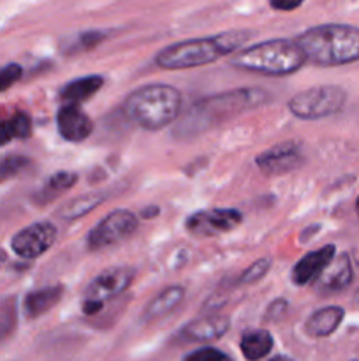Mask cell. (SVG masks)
<instances>
[{
    "label": "cell",
    "instance_id": "1",
    "mask_svg": "<svg viewBox=\"0 0 359 361\" xmlns=\"http://www.w3.org/2000/svg\"><path fill=\"white\" fill-rule=\"evenodd\" d=\"M306 62L322 67L345 66L359 60V28L327 23L308 28L296 37Z\"/></svg>",
    "mask_w": 359,
    "mask_h": 361
},
{
    "label": "cell",
    "instance_id": "2",
    "mask_svg": "<svg viewBox=\"0 0 359 361\" xmlns=\"http://www.w3.org/2000/svg\"><path fill=\"white\" fill-rule=\"evenodd\" d=\"M252 32L232 30L224 34L211 35V37L189 39V41L176 42L160 49L155 56V63L160 69L180 71L192 69V67L208 66L217 62L225 55L236 53L250 39Z\"/></svg>",
    "mask_w": 359,
    "mask_h": 361
},
{
    "label": "cell",
    "instance_id": "3",
    "mask_svg": "<svg viewBox=\"0 0 359 361\" xmlns=\"http://www.w3.org/2000/svg\"><path fill=\"white\" fill-rule=\"evenodd\" d=\"M266 99L267 94L260 88H239V90L204 97L190 108L182 126L178 123L176 133L183 134V136L203 133L211 126H217L218 122H225L241 111L263 104Z\"/></svg>",
    "mask_w": 359,
    "mask_h": 361
},
{
    "label": "cell",
    "instance_id": "4",
    "mask_svg": "<svg viewBox=\"0 0 359 361\" xmlns=\"http://www.w3.org/2000/svg\"><path fill=\"white\" fill-rule=\"evenodd\" d=\"M306 63L296 39H270L234 53L231 66L263 76H289Z\"/></svg>",
    "mask_w": 359,
    "mask_h": 361
},
{
    "label": "cell",
    "instance_id": "5",
    "mask_svg": "<svg viewBox=\"0 0 359 361\" xmlns=\"http://www.w3.org/2000/svg\"><path fill=\"white\" fill-rule=\"evenodd\" d=\"M127 118L146 130H160L171 126L182 111V94L165 83L144 85L123 102Z\"/></svg>",
    "mask_w": 359,
    "mask_h": 361
},
{
    "label": "cell",
    "instance_id": "6",
    "mask_svg": "<svg viewBox=\"0 0 359 361\" xmlns=\"http://www.w3.org/2000/svg\"><path fill=\"white\" fill-rule=\"evenodd\" d=\"M347 92L336 85H319L298 92L289 101V111L299 120H320L341 111Z\"/></svg>",
    "mask_w": 359,
    "mask_h": 361
},
{
    "label": "cell",
    "instance_id": "7",
    "mask_svg": "<svg viewBox=\"0 0 359 361\" xmlns=\"http://www.w3.org/2000/svg\"><path fill=\"white\" fill-rule=\"evenodd\" d=\"M137 215L129 210H115L106 215L90 233L87 245L90 250H102L129 238L137 229Z\"/></svg>",
    "mask_w": 359,
    "mask_h": 361
},
{
    "label": "cell",
    "instance_id": "8",
    "mask_svg": "<svg viewBox=\"0 0 359 361\" xmlns=\"http://www.w3.org/2000/svg\"><path fill=\"white\" fill-rule=\"evenodd\" d=\"M241 224V214L234 208H213L201 210L187 219V231L199 238H213L232 231Z\"/></svg>",
    "mask_w": 359,
    "mask_h": 361
},
{
    "label": "cell",
    "instance_id": "9",
    "mask_svg": "<svg viewBox=\"0 0 359 361\" xmlns=\"http://www.w3.org/2000/svg\"><path fill=\"white\" fill-rule=\"evenodd\" d=\"M55 240L56 226L53 222L41 221L18 231L11 242V247L23 259H35L48 252Z\"/></svg>",
    "mask_w": 359,
    "mask_h": 361
},
{
    "label": "cell",
    "instance_id": "10",
    "mask_svg": "<svg viewBox=\"0 0 359 361\" xmlns=\"http://www.w3.org/2000/svg\"><path fill=\"white\" fill-rule=\"evenodd\" d=\"M134 277H136V270L130 267H115L104 270L97 277L92 279L87 291H84L83 300L106 303L108 300L116 298L123 291H127L134 282Z\"/></svg>",
    "mask_w": 359,
    "mask_h": 361
},
{
    "label": "cell",
    "instance_id": "11",
    "mask_svg": "<svg viewBox=\"0 0 359 361\" xmlns=\"http://www.w3.org/2000/svg\"><path fill=\"white\" fill-rule=\"evenodd\" d=\"M301 162V147L294 141H284L280 145H275L256 157V164L266 175H285V173L299 168Z\"/></svg>",
    "mask_w": 359,
    "mask_h": 361
},
{
    "label": "cell",
    "instance_id": "12",
    "mask_svg": "<svg viewBox=\"0 0 359 361\" xmlns=\"http://www.w3.org/2000/svg\"><path fill=\"white\" fill-rule=\"evenodd\" d=\"M56 129L65 141L80 143L90 136L94 130V123L80 106L65 102L56 113Z\"/></svg>",
    "mask_w": 359,
    "mask_h": 361
},
{
    "label": "cell",
    "instance_id": "13",
    "mask_svg": "<svg viewBox=\"0 0 359 361\" xmlns=\"http://www.w3.org/2000/svg\"><path fill=\"white\" fill-rule=\"evenodd\" d=\"M334 254H336V247L326 245L303 256L292 268L291 281L296 286L313 284L320 277V274L329 267L331 261L334 259Z\"/></svg>",
    "mask_w": 359,
    "mask_h": 361
},
{
    "label": "cell",
    "instance_id": "14",
    "mask_svg": "<svg viewBox=\"0 0 359 361\" xmlns=\"http://www.w3.org/2000/svg\"><path fill=\"white\" fill-rule=\"evenodd\" d=\"M229 317L215 314L192 321L182 330V337L190 342H211L224 337L229 330Z\"/></svg>",
    "mask_w": 359,
    "mask_h": 361
},
{
    "label": "cell",
    "instance_id": "15",
    "mask_svg": "<svg viewBox=\"0 0 359 361\" xmlns=\"http://www.w3.org/2000/svg\"><path fill=\"white\" fill-rule=\"evenodd\" d=\"M352 264L348 261L347 256L338 257L336 261H331L329 267L320 274V277L317 279V288L324 295H333V293L344 291L345 288H348V284L352 282Z\"/></svg>",
    "mask_w": 359,
    "mask_h": 361
},
{
    "label": "cell",
    "instance_id": "16",
    "mask_svg": "<svg viewBox=\"0 0 359 361\" xmlns=\"http://www.w3.org/2000/svg\"><path fill=\"white\" fill-rule=\"evenodd\" d=\"M63 288L62 286H49V288L37 289L25 296L23 300V312L28 319L42 316L48 310H51L56 303L62 300Z\"/></svg>",
    "mask_w": 359,
    "mask_h": 361
},
{
    "label": "cell",
    "instance_id": "17",
    "mask_svg": "<svg viewBox=\"0 0 359 361\" xmlns=\"http://www.w3.org/2000/svg\"><path fill=\"white\" fill-rule=\"evenodd\" d=\"M345 312L341 307L331 305V307H324V309L317 310L313 312L312 316L308 317L305 324V330L310 337H327V335L333 334L338 326H340L341 319H344Z\"/></svg>",
    "mask_w": 359,
    "mask_h": 361
},
{
    "label": "cell",
    "instance_id": "18",
    "mask_svg": "<svg viewBox=\"0 0 359 361\" xmlns=\"http://www.w3.org/2000/svg\"><path fill=\"white\" fill-rule=\"evenodd\" d=\"M102 85H104V78L95 76V74L76 78L70 83H67L65 87H62L60 99L65 102H70V104H80V102H84L90 97H94L101 90Z\"/></svg>",
    "mask_w": 359,
    "mask_h": 361
},
{
    "label": "cell",
    "instance_id": "19",
    "mask_svg": "<svg viewBox=\"0 0 359 361\" xmlns=\"http://www.w3.org/2000/svg\"><path fill=\"white\" fill-rule=\"evenodd\" d=\"M183 296H185V289H183L182 286L165 288L164 291L158 293V295L148 303L146 309H144L143 317L146 321H153L158 319V317L168 316L169 312H172V310L183 302Z\"/></svg>",
    "mask_w": 359,
    "mask_h": 361
},
{
    "label": "cell",
    "instance_id": "20",
    "mask_svg": "<svg viewBox=\"0 0 359 361\" xmlns=\"http://www.w3.org/2000/svg\"><path fill=\"white\" fill-rule=\"evenodd\" d=\"M241 348L243 356L248 361H259L264 356L270 355V351L273 349V337H271L270 331L266 330H252L246 331L241 337Z\"/></svg>",
    "mask_w": 359,
    "mask_h": 361
},
{
    "label": "cell",
    "instance_id": "21",
    "mask_svg": "<svg viewBox=\"0 0 359 361\" xmlns=\"http://www.w3.org/2000/svg\"><path fill=\"white\" fill-rule=\"evenodd\" d=\"M106 200V194L102 192H90L83 194L80 197H74V200L67 201L58 212V217L63 221H76V219L84 217L87 214H90L95 207L102 203Z\"/></svg>",
    "mask_w": 359,
    "mask_h": 361
},
{
    "label": "cell",
    "instance_id": "22",
    "mask_svg": "<svg viewBox=\"0 0 359 361\" xmlns=\"http://www.w3.org/2000/svg\"><path fill=\"white\" fill-rule=\"evenodd\" d=\"M77 183V175L70 171H60L55 173L53 176H49V180L46 182V185L42 187L37 192V203H48L53 197L60 196L65 190L73 189Z\"/></svg>",
    "mask_w": 359,
    "mask_h": 361
},
{
    "label": "cell",
    "instance_id": "23",
    "mask_svg": "<svg viewBox=\"0 0 359 361\" xmlns=\"http://www.w3.org/2000/svg\"><path fill=\"white\" fill-rule=\"evenodd\" d=\"M30 166V159L23 157V155H9V157L0 161V182H7V180L14 178L20 173Z\"/></svg>",
    "mask_w": 359,
    "mask_h": 361
},
{
    "label": "cell",
    "instance_id": "24",
    "mask_svg": "<svg viewBox=\"0 0 359 361\" xmlns=\"http://www.w3.org/2000/svg\"><path fill=\"white\" fill-rule=\"evenodd\" d=\"M271 268V259L270 257H263V259H257L256 263L250 264L241 275H239V284L246 286V284H256L259 282L260 279H264V275L270 271Z\"/></svg>",
    "mask_w": 359,
    "mask_h": 361
},
{
    "label": "cell",
    "instance_id": "25",
    "mask_svg": "<svg viewBox=\"0 0 359 361\" xmlns=\"http://www.w3.org/2000/svg\"><path fill=\"white\" fill-rule=\"evenodd\" d=\"M23 76V67L20 63H7L0 67V92H6Z\"/></svg>",
    "mask_w": 359,
    "mask_h": 361
},
{
    "label": "cell",
    "instance_id": "26",
    "mask_svg": "<svg viewBox=\"0 0 359 361\" xmlns=\"http://www.w3.org/2000/svg\"><path fill=\"white\" fill-rule=\"evenodd\" d=\"M185 361H232V360L229 358L225 353L218 351V349L203 348L190 353V355L185 358Z\"/></svg>",
    "mask_w": 359,
    "mask_h": 361
},
{
    "label": "cell",
    "instance_id": "27",
    "mask_svg": "<svg viewBox=\"0 0 359 361\" xmlns=\"http://www.w3.org/2000/svg\"><path fill=\"white\" fill-rule=\"evenodd\" d=\"M14 127H16L18 140H27L32 134V120L27 113H16L13 116Z\"/></svg>",
    "mask_w": 359,
    "mask_h": 361
},
{
    "label": "cell",
    "instance_id": "28",
    "mask_svg": "<svg viewBox=\"0 0 359 361\" xmlns=\"http://www.w3.org/2000/svg\"><path fill=\"white\" fill-rule=\"evenodd\" d=\"M106 34H102V32H84V34H81L80 37H77V48L81 49H90L94 48V46H97L99 42L104 41Z\"/></svg>",
    "mask_w": 359,
    "mask_h": 361
},
{
    "label": "cell",
    "instance_id": "29",
    "mask_svg": "<svg viewBox=\"0 0 359 361\" xmlns=\"http://www.w3.org/2000/svg\"><path fill=\"white\" fill-rule=\"evenodd\" d=\"M16 127H14L13 116L7 120H0V147L16 140Z\"/></svg>",
    "mask_w": 359,
    "mask_h": 361
},
{
    "label": "cell",
    "instance_id": "30",
    "mask_svg": "<svg viewBox=\"0 0 359 361\" xmlns=\"http://www.w3.org/2000/svg\"><path fill=\"white\" fill-rule=\"evenodd\" d=\"M287 307H289V303L285 302V300H275L273 303H271L270 307H267V312H266V317L267 319H273V321H277V319H280L282 316H284L285 312H287Z\"/></svg>",
    "mask_w": 359,
    "mask_h": 361
},
{
    "label": "cell",
    "instance_id": "31",
    "mask_svg": "<svg viewBox=\"0 0 359 361\" xmlns=\"http://www.w3.org/2000/svg\"><path fill=\"white\" fill-rule=\"evenodd\" d=\"M303 4V0H270V6L277 11H294Z\"/></svg>",
    "mask_w": 359,
    "mask_h": 361
},
{
    "label": "cell",
    "instance_id": "32",
    "mask_svg": "<svg viewBox=\"0 0 359 361\" xmlns=\"http://www.w3.org/2000/svg\"><path fill=\"white\" fill-rule=\"evenodd\" d=\"M102 307H104V303L101 302H94V300H83V312L87 314V316H94V314L101 312Z\"/></svg>",
    "mask_w": 359,
    "mask_h": 361
},
{
    "label": "cell",
    "instance_id": "33",
    "mask_svg": "<svg viewBox=\"0 0 359 361\" xmlns=\"http://www.w3.org/2000/svg\"><path fill=\"white\" fill-rule=\"evenodd\" d=\"M155 215H158V208L157 207H150V210H143V212H141V217H143V219L155 217Z\"/></svg>",
    "mask_w": 359,
    "mask_h": 361
},
{
    "label": "cell",
    "instance_id": "34",
    "mask_svg": "<svg viewBox=\"0 0 359 361\" xmlns=\"http://www.w3.org/2000/svg\"><path fill=\"white\" fill-rule=\"evenodd\" d=\"M270 361H292V360L287 358V356H275V358H271Z\"/></svg>",
    "mask_w": 359,
    "mask_h": 361
},
{
    "label": "cell",
    "instance_id": "35",
    "mask_svg": "<svg viewBox=\"0 0 359 361\" xmlns=\"http://www.w3.org/2000/svg\"><path fill=\"white\" fill-rule=\"evenodd\" d=\"M354 302H355V303H358V305H359V289H358V291H355V296H354Z\"/></svg>",
    "mask_w": 359,
    "mask_h": 361
},
{
    "label": "cell",
    "instance_id": "36",
    "mask_svg": "<svg viewBox=\"0 0 359 361\" xmlns=\"http://www.w3.org/2000/svg\"><path fill=\"white\" fill-rule=\"evenodd\" d=\"M355 212H358V215H359V197H358V201H355Z\"/></svg>",
    "mask_w": 359,
    "mask_h": 361
}]
</instances>
